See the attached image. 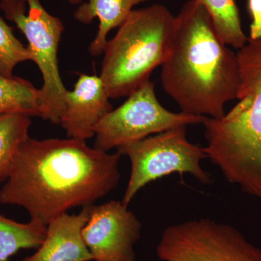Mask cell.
<instances>
[{"label":"cell","instance_id":"cell-1","mask_svg":"<svg viewBox=\"0 0 261 261\" xmlns=\"http://www.w3.org/2000/svg\"><path fill=\"white\" fill-rule=\"evenodd\" d=\"M121 154L76 139L28 137L19 147L0 204L23 207L45 225L75 207L93 205L118 186Z\"/></svg>","mask_w":261,"mask_h":261},{"label":"cell","instance_id":"cell-2","mask_svg":"<svg viewBox=\"0 0 261 261\" xmlns=\"http://www.w3.org/2000/svg\"><path fill=\"white\" fill-rule=\"evenodd\" d=\"M161 66L162 87L181 112L219 119L226 102L237 99V53L218 37L198 0L187 2L176 15L171 49Z\"/></svg>","mask_w":261,"mask_h":261},{"label":"cell","instance_id":"cell-3","mask_svg":"<svg viewBox=\"0 0 261 261\" xmlns=\"http://www.w3.org/2000/svg\"><path fill=\"white\" fill-rule=\"evenodd\" d=\"M239 102L219 119L207 118V159L228 182L261 198V37L237 53Z\"/></svg>","mask_w":261,"mask_h":261},{"label":"cell","instance_id":"cell-4","mask_svg":"<svg viewBox=\"0 0 261 261\" xmlns=\"http://www.w3.org/2000/svg\"><path fill=\"white\" fill-rule=\"evenodd\" d=\"M176 16L154 4L134 10L108 40L100 76L110 99L128 97L162 65L172 44Z\"/></svg>","mask_w":261,"mask_h":261},{"label":"cell","instance_id":"cell-5","mask_svg":"<svg viewBox=\"0 0 261 261\" xmlns=\"http://www.w3.org/2000/svg\"><path fill=\"white\" fill-rule=\"evenodd\" d=\"M0 9L5 18L13 22L27 38L31 61L42 73L39 98L42 119L60 124L68 92L58 65V48L64 31L63 22L49 14L39 0H0Z\"/></svg>","mask_w":261,"mask_h":261},{"label":"cell","instance_id":"cell-6","mask_svg":"<svg viewBox=\"0 0 261 261\" xmlns=\"http://www.w3.org/2000/svg\"><path fill=\"white\" fill-rule=\"evenodd\" d=\"M187 126H179L149 136L117 149L130 161V175L122 202L129 205L141 189L150 182L178 173H189L204 185L213 181L210 173L201 166L207 159L203 147L187 138Z\"/></svg>","mask_w":261,"mask_h":261},{"label":"cell","instance_id":"cell-7","mask_svg":"<svg viewBox=\"0 0 261 261\" xmlns=\"http://www.w3.org/2000/svg\"><path fill=\"white\" fill-rule=\"evenodd\" d=\"M207 117L173 113L163 107L150 80L128 96L120 107L112 110L94 128V148L108 152L143 140L151 135L188 125L202 124Z\"/></svg>","mask_w":261,"mask_h":261},{"label":"cell","instance_id":"cell-8","mask_svg":"<svg viewBox=\"0 0 261 261\" xmlns=\"http://www.w3.org/2000/svg\"><path fill=\"white\" fill-rule=\"evenodd\" d=\"M156 254L162 261H261V248L239 230L205 218L167 226Z\"/></svg>","mask_w":261,"mask_h":261},{"label":"cell","instance_id":"cell-9","mask_svg":"<svg viewBox=\"0 0 261 261\" xmlns=\"http://www.w3.org/2000/svg\"><path fill=\"white\" fill-rule=\"evenodd\" d=\"M142 227L128 206L122 201L111 200L90 206L82 237L94 260L135 261V246Z\"/></svg>","mask_w":261,"mask_h":261},{"label":"cell","instance_id":"cell-10","mask_svg":"<svg viewBox=\"0 0 261 261\" xmlns=\"http://www.w3.org/2000/svg\"><path fill=\"white\" fill-rule=\"evenodd\" d=\"M109 99L100 76L81 74L67 92L60 121L68 137L86 141L94 137L98 122L113 110Z\"/></svg>","mask_w":261,"mask_h":261},{"label":"cell","instance_id":"cell-11","mask_svg":"<svg viewBox=\"0 0 261 261\" xmlns=\"http://www.w3.org/2000/svg\"><path fill=\"white\" fill-rule=\"evenodd\" d=\"M90 206H84L79 214L66 213L51 220L47 225V233L42 245L22 261L94 260L82 237Z\"/></svg>","mask_w":261,"mask_h":261},{"label":"cell","instance_id":"cell-12","mask_svg":"<svg viewBox=\"0 0 261 261\" xmlns=\"http://www.w3.org/2000/svg\"><path fill=\"white\" fill-rule=\"evenodd\" d=\"M147 0H88L81 4L74 13V18L81 23L89 24L94 19L99 20L97 35L89 45L92 56H101L108 42V34L113 29L119 27L134 7Z\"/></svg>","mask_w":261,"mask_h":261},{"label":"cell","instance_id":"cell-13","mask_svg":"<svg viewBox=\"0 0 261 261\" xmlns=\"http://www.w3.org/2000/svg\"><path fill=\"white\" fill-rule=\"evenodd\" d=\"M8 113L42 118L39 89L28 80L0 73V115Z\"/></svg>","mask_w":261,"mask_h":261},{"label":"cell","instance_id":"cell-14","mask_svg":"<svg viewBox=\"0 0 261 261\" xmlns=\"http://www.w3.org/2000/svg\"><path fill=\"white\" fill-rule=\"evenodd\" d=\"M47 226L30 221L19 223L0 216V261L24 249H37L45 238Z\"/></svg>","mask_w":261,"mask_h":261},{"label":"cell","instance_id":"cell-15","mask_svg":"<svg viewBox=\"0 0 261 261\" xmlns=\"http://www.w3.org/2000/svg\"><path fill=\"white\" fill-rule=\"evenodd\" d=\"M210 15L215 32L226 45L241 49L249 37L242 27L240 11L235 0H198Z\"/></svg>","mask_w":261,"mask_h":261},{"label":"cell","instance_id":"cell-16","mask_svg":"<svg viewBox=\"0 0 261 261\" xmlns=\"http://www.w3.org/2000/svg\"><path fill=\"white\" fill-rule=\"evenodd\" d=\"M31 124L27 115H0V181L6 179L19 147L29 137Z\"/></svg>","mask_w":261,"mask_h":261},{"label":"cell","instance_id":"cell-17","mask_svg":"<svg viewBox=\"0 0 261 261\" xmlns=\"http://www.w3.org/2000/svg\"><path fill=\"white\" fill-rule=\"evenodd\" d=\"M31 58L28 48L17 39L13 28L0 16V73L12 76L16 65L31 61Z\"/></svg>","mask_w":261,"mask_h":261},{"label":"cell","instance_id":"cell-18","mask_svg":"<svg viewBox=\"0 0 261 261\" xmlns=\"http://www.w3.org/2000/svg\"><path fill=\"white\" fill-rule=\"evenodd\" d=\"M247 8L252 18L249 39L261 37V0H247Z\"/></svg>","mask_w":261,"mask_h":261},{"label":"cell","instance_id":"cell-19","mask_svg":"<svg viewBox=\"0 0 261 261\" xmlns=\"http://www.w3.org/2000/svg\"><path fill=\"white\" fill-rule=\"evenodd\" d=\"M72 5H80L83 0H68Z\"/></svg>","mask_w":261,"mask_h":261},{"label":"cell","instance_id":"cell-20","mask_svg":"<svg viewBox=\"0 0 261 261\" xmlns=\"http://www.w3.org/2000/svg\"><path fill=\"white\" fill-rule=\"evenodd\" d=\"M92 261H97V260H92Z\"/></svg>","mask_w":261,"mask_h":261}]
</instances>
